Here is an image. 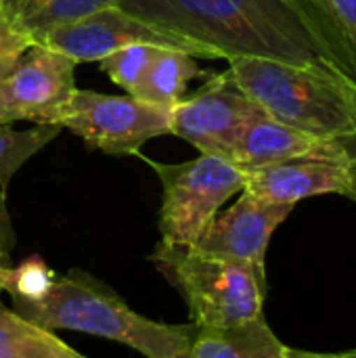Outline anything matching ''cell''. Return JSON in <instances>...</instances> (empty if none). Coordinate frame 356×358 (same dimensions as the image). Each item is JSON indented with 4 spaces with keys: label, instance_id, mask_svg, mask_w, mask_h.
Returning a JSON list of instances; mask_svg holds the SVG:
<instances>
[{
    "label": "cell",
    "instance_id": "obj_17",
    "mask_svg": "<svg viewBox=\"0 0 356 358\" xmlns=\"http://www.w3.org/2000/svg\"><path fill=\"white\" fill-rule=\"evenodd\" d=\"M63 128L59 124H36L29 130L17 132L8 126H0V189L2 195L13 174L40 149L59 136Z\"/></svg>",
    "mask_w": 356,
    "mask_h": 358
},
{
    "label": "cell",
    "instance_id": "obj_25",
    "mask_svg": "<svg viewBox=\"0 0 356 358\" xmlns=\"http://www.w3.org/2000/svg\"><path fill=\"white\" fill-rule=\"evenodd\" d=\"M8 260H0V292H4V285H6V277H8Z\"/></svg>",
    "mask_w": 356,
    "mask_h": 358
},
{
    "label": "cell",
    "instance_id": "obj_7",
    "mask_svg": "<svg viewBox=\"0 0 356 358\" xmlns=\"http://www.w3.org/2000/svg\"><path fill=\"white\" fill-rule=\"evenodd\" d=\"M73 71L76 63L69 57L42 44L0 61V126L59 124L76 92Z\"/></svg>",
    "mask_w": 356,
    "mask_h": 358
},
{
    "label": "cell",
    "instance_id": "obj_4",
    "mask_svg": "<svg viewBox=\"0 0 356 358\" xmlns=\"http://www.w3.org/2000/svg\"><path fill=\"white\" fill-rule=\"evenodd\" d=\"M157 271L183 294L193 325L235 327L262 317L266 271L193 248L157 245L151 256Z\"/></svg>",
    "mask_w": 356,
    "mask_h": 358
},
{
    "label": "cell",
    "instance_id": "obj_20",
    "mask_svg": "<svg viewBox=\"0 0 356 358\" xmlns=\"http://www.w3.org/2000/svg\"><path fill=\"white\" fill-rule=\"evenodd\" d=\"M57 275L38 258H27L19 268H10L6 277L4 292L10 298H27L34 300L44 294V289L52 283Z\"/></svg>",
    "mask_w": 356,
    "mask_h": 358
},
{
    "label": "cell",
    "instance_id": "obj_1",
    "mask_svg": "<svg viewBox=\"0 0 356 358\" xmlns=\"http://www.w3.org/2000/svg\"><path fill=\"white\" fill-rule=\"evenodd\" d=\"M118 6L210 48L216 59L254 57L356 82L306 0H118Z\"/></svg>",
    "mask_w": 356,
    "mask_h": 358
},
{
    "label": "cell",
    "instance_id": "obj_23",
    "mask_svg": "<svg viewBox=\"0 0 356 358\" xmlns=\"http://www.w3.org/2000/svg\"><path fill=\"white\" fill-rule=\"evenodd\" d=\"M283 358H356V350H353V352H342V355H323V352H306V350L285 348Z\"/></svg>",
    "mask_w": 356,
    "mask_h": 358
},
{
    "label": "cell",
    "instance_id": "obj_10",
    "mask_svg": "<svg viewBox=\"0 0 356 358\" xmlns=\"http://www.w3.org/2000/svg\"><path fill=\"white\" fill-rule=\"evenodd\" d=\"M294 206L260 199L248 191L225 212H218L191 245L195 252L264 268L266 248L277 227Z\"/></svg>",
    "mask_w": 356,
    "mask_h": 358
},
{
    "label": "cell",
    "instance_id": "obj_11",
    "mask_svg": "<svg viewBox=\"0 0 356 358\" xmlns=\"http://www.w3.org/2000/svg\"><path fill=\"white\" fill-rule=\"evenodd\" d=\"M300 157L344 159L350 157V151L340 141L306 134L262 113L243 128L229 162H233L241 172L250 174L254 170Z\"/></svg>",
    "mask_w": 356,
    "mask_h": 358
},
{
    "label": "cell",
    "instance_id": "obj_14",
    "mask_svg": "<svg viewBox=\"0 0 356 358\" xmlns=\"http://www.w3.org/2000/svg\"><path fill=\"white\" fill-rule=\"evenodd\" d=\"M113 4H118V0H0L6 19L15 29L27 36L31 44H42L57 27Z\"/></svg>",
    "mask_w": 356,
    "mask_h": 358
},
{
    "label": "cell",
    "instance_id": "obj_18",
    "mask_svg": "<svg viewBox=\"0 0 356 358\" xmlns=\"http://www.w3.org/2000/svg\"><path fill=\"white\" fill-rule=\"evenodd\" d=\"M356 76V0H306Z\"/></svg>",
    "mask_w": 356,
    "mask_h": 358
},
{
    "label": "cell",
    "instance_id": "obj_13",
    "mask_svg": "<svg viewBox=\"0 0 356 358\" xmlns=\"http://www.w3.org/2000/svg\"><path fill=\"white\" fill-rule=\"evenodd\" d=\"M285 348L262 315L235 327H197L189 358H283Z\"/></svg>",
    "mask_w": 356,
    "mask_h": 358
},
{
    "label": "cell",
    "instance_id": "obj_16",
    "mask_svg": "<svg viewBox=\"0 0 356 358\" xmlns=\"http://www.w3.org/2000/svg\"><path fill=\"white\" fill-rule=\"evenodd\" d=\"M0 358H86L0 302Z\"/></svg>",
    "mask_w": 356,
    "mask_h": 358
},
{
    "label": "cell",
    "instance_id": "obj_9",
    "mask_svg": "<svg viewBox=\"0 0 356 358\" xmlns=\"http://www.w3.org/2000/svg\"><path fill=\"white\" fill-rule=\"evenodd\" d=\"M130 44H151V46L183 50L191 57L216 59V55L210 48L189 38H183L170 29L151 25L126 13L118 4L99 8L78 21L61 25L55 31H50L42 42V46L63 52L73 63L101 61L109 52Z\"/></svg>",
    "mask_w": 356,
    "mask_h": 358
},
{
    "label": "cell",
    "instance_id": "obj_12",
    "mask_svg": "<svg viewBox=\"0 0 356 358\" xmlns=\"http://www.w3.org/2000/svg\"><path fill=\"white\" fill-rule=\"evenodd\" d=\"M348 159L300 157L273 164L245 174L248 193L275 201L296 206L298 201L325 193L344 195L348 182Z\"/></svg>",
    "mask_w": 356,
    "mask_h": 358
},
{
    "label": "cell",
    "instance_id": "obj_15",
    "mask_svg": "<svg viewBox=\"0 0 356 358\" xmlns=\"http://www.w3.org/2000/svg\"><path fill=\"white\" fill-rule=\"evenodd\" d=\"M195 78H210V73L201 69L191 55L174 48H157L145 78L130 96L172 109L185 96L189 82Z\"/></svg>",
    "mask_w": 356,
    "mask_h": 358
},
{
    "label": "cell",
    "instance_id": "obj_8",
    "mask_svg": "<svg viewBox=\"0 0 356 358\" xmlns=\"http://www.w3.org/2000/svg\"><path fill=\"white\" fill-rule=\"evenodd\" d=\"M262 113L227 69L225 73L210 76L199 90L183 96L170 109L168 132L206 155L229 159L243 128Z\"/></svg>",
    "mask_w": 356,
    "mask_h": 358
},
{
    "label": "cell",
    "instance_id": "obj_2",
    "mask_svg": "<svg viewBox=\"0 0 356 358\" xmlns=\"http://www.w3.org/2000/svg\"><path fill=\"white\" fill-rule=\"evenodd\" d=\"M13 310L42 329L107 338L147 358H189L197 331V325H166L136 315L111 287L78 268L55 277L34 300L13 298Z\"/></svg>",
    "mask_w": 356,
    "mask_h": 358
},
{
    "label": "cell",
    "instance_id": "obj_24",
    "mask_svg": "<svg viewBox=\"0 0 356 358\" xmlns=\"http://www.w3.org/2000/svg\"><path fill=\"white\" fill-rule=\"evenodd\" d=\"M344 195L356 203V153H350V159H348V182H346Z\"/></svg>",
    "mask_w": 356,
    "mask_h": 358
},
{
    "label": "cell",
    "instance_id": "obj_3",
    "mask_svg": "<svg viewBox=\"0 0 356 358\" xmlns=\"http://www.w3.org/2000/svg\"><path fill=\"white\" fill-rule=\"evenodd\" d=\"M229 71L273 120L327 141L356 138V82L254 57L229 59Z\"/></svg>",
    "mask_w": 356,
    "mask_h": 358
},
{
    "label": "cell",
    "instance_id": "obj_22",
    "mask_svg": "<svg viewBox=\"0 0 356 358\" xmlns=\"http://www.w3.org/2000/svg\"><path fill=\"white\" fill-rule=\"evenodd\" d=\"M15 245V233L10 227V216L6 210L4 195H0V260H8V252Z\"/></svg>",
    "mask_w": 356,
    "mask_h": 358
},
{
    "label": "cell",
    "instance_id": "obj_21",
    "mask_svg": "<svg viewBox=\"0 0 356 358\" xmlns=\"http://www.w3.org/2000/svg\"><path fill=\"white\" fill-rule=\"evenodd\" d=\"M29 46H34L31 40L23 36L19 29H15V25L6 19V15L0 8V61L27 50Z\"/></svg>",
    "mask_w": 356,
    "mask_h": 358
},
{
    "label": "cell",
    "instance_id": "obj_5",
    "mask_svg": "<svg viewBox=\"0 0 356 358\" xmlns=\"http://www.w3.org/2000/svg\"><path fill=\"white\" fill-rule=\"evenodd\" d=\"M162 180V245L191 248L225 201L245 189V172L233 162L201 153L185 164L147 159Z\"/></svg>",
    "mask_w": 356,
    "mask_h": 358
},
{
    "label": "cell",
    "instance_id": "obj_6",
    "mask_svg": "<svg viewBox=\"0 0 356 358\" xmlns=\"http://www.w3.org/2000/svg\"><path fill=\"white\" fill-rule=\"evenodd\" d=\"M61 128L76 132L88 147L109 155H134L170 128V109L134 96L78 90L59 117Z\"/></svg>",
    "mask_w": 356,
    "mask_h": 358
},
{
    "label": "cell",
    "instance_id": "obj_19",
    "mask_svg": "<svg viewBox=\"0 0 356 358\" xmlns=\"http://www.w3.org/2000/svg\"><path fill=\"white\" fill-rule=\"evenodd\" d=\"M162 46L151 44H130L124 48H118L103 57L101 71H105L118 86H122L128 94L134 92V88L141 84V80L147 73V67L155 55V50Z\"/></svg>",
    "mask_w": 356,
    "mask_h": 358
}]
</instances>
